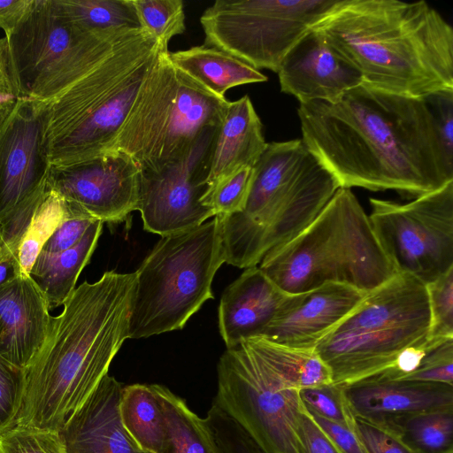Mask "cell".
I'll return each mask as SVG.
<instances>
[{
	"instance_id": "cell-1",
	"label": "cell",
	"mask_w": 453,
	"mask_h": 453,
	"mask_svg": "<svg viewBox=\"0 0 453 453\" xmlns=\"http://www.w3.org/2000/svg\"><path fill=\"white\" fill-rule=\"evenodd\" d=\"M302 140L341 188L416 198L453 181V158L424 98L365 83L334 102L300 103Z\"/></svg>"
},
{
	"instance_id": "cell-2",
	"label": "cell",
	"mask_w": 453,
	"mask_h": 453,
	"mask_svg": "<svg viewBox=\"0 0 453 453\" xmlns=\"http://www.w3.org/2000/svg\"><path fill=\"white\" fill-rule=\"evenodd\" d=\"M135 285V272L108 271L75 288L62 312L50 317L44 342L25 369L14 425L60 432L129 338Z\"/></svg>"
},
{
	"instance_id": "cell-3",
	"label": "cell",
	"mask_w": 453,
	"mask_h": 453,
	"mask_svg": "<svg viewBox=\"0 0 453 453\" xmlns=\"http://www.w3.org/2000/svg\"><path fill=\"white\" fill-rule=\"evenodd\" d=\"M312 29L366 85L417 98L453 90V28L426 1L340 0Z\"/></svg>"
},
{
	"instance_id": "cell-4",
	"label": "cell",
	"mask_w": 453,
	"mask_h": 453,
	"mask_svg": "<svg viewBox=\"0 0 453 453\" xmlns=\"http://www.w3.org/2000/svg\"><path fill=\"white\" fill-rule=\"evenodd\" d=\"M340 188L302 139L267 143L253 166L242 211L217 216L226 263L244 269L259 265L302 233Z\"/></svg>"
},
{
	"instance_id": "cell-5",
	"label": "cell",
	"mask_w": 453,
	"mask_h": 453,
	"mask_svg": "<svg viewBox=\"0 0 453 453\" xmlns=\"http://www.w3.org/2000/svg\"><path fill=\"white\" fill-rule=\"evenodd\" d=\"M164 50L168 48L139 29L82 78L41 103L43 146L50 168L112 150L142 81Z\"/></svg>"
},
{
	"instance_id": "cell-6",
	"label": "cell",
	"mask_w": 453,
	"mask_h": 453,
	"mask_svg": "<svg viewBox=\"0 0 453 453\" xmlns=\"http://www.w3.org/2000/svg\"><path fill=\"white\" fill-rule=\"evenodd\" d=\"M258 267L289 295L329 282L367 294L397 273L368 215L347 188H338L302 233L267 253Z\"/></svg>"
},
{
	"instance_id": "cell-7",
	"label": "cell",
	"mask_w": 453,
	"mask_h": 453,
	"mask_svg": "<svg viewBox=\"0 0 453 453\" xmlns=\"http://www.w3.org/2000/svg\"><path fill=\"white\" fill-rule=\"evenodd\" d=\"M430 311L424 283L397 273L366 294L316 346L332 381L347 385L391 367L406 349L428 341Z\"/></svg>"
},
{
	"instance_id": "cell-8",
	"label": "cell",
	"mask_w": 453,
	"mask_h": 453,
	"mask_svg": "<svg viewBox=\"0 0 453 453\" xmlns=\"http://www.w3.org/2000/svg\"><path fill=\"white\" fill-rule=\"evenodd\" d=\"M225 262L217 216L195 227L161 236L135 272L129 338L183 328L213 298L211 283Z\"/></svg>"
},
{
	"instance_id": "cell-9",
	"label": "cell",
	"mask_w": 453,
	"mask_h": 453,
	"mask_svg": "<svg viewBox=\"0 0 453 453\" xmlns=\"http://www.w3.org/2000/svg\"><path fill=\"white\" fill-rule=\"evenodd\" d=\"M162 50L145 77L111 150L140 171L156 172L183 157L208 127H218L229 101L177 69Z\"/></svg>"
},
{
	"instance_id": "cell-10",
	"label": "cell",
	"mask_w": 453,
	"mask_h": 453,
	"mask_svg": "<svg viewBox=\"0 0 453 453\" xmlns=\"http://www.w3.org/2000/svg\"><path fill=\"white\" fill-rule=\"evenodd\" d=\"M139 29L90 31L75 24L58 0H32L16 27L4 35L22 97L50 101Z\"/></svg>"
},
{
	"instance_id": "cell-11",
	"label": "cell",
	"mask_w": 453,
	"mask_h": 453,
	"mask_svg": "<svg viewBox=\"0 0 453 453\" xmlns=\"http://www.w3.org/2000/svg\"><path fill=\"white\" fill-rule=\"evenodd\" d=\"M214 402L266 453H305L298 435L303 403L250 338L226 348L217 366Z\"/></svg>"
},
{
	"instance_id": "cell-12",
	"label": "cell",
	"mask_w": 453,
	"mask_h": 453,
	"mask_svg": "<svg viewBox=\"0 0 453 453\" xmlns=\"http://www.w3.org/2000/svg\"><path fill=\"white\" fill-rule=\"evenodd\" d=\"M340 0H217L200 18L204 45L277 73L290 49Z\"/></svg>"
},
{
	"instance_id": "cell-13",
	"label": "cell",
	"mask_w": 453,
	"mask_h": 453,
	"mask_svg": "<svg viewBox=\"0 0 453 453\" xmlns=\"http://www.w3.org/2000/svg\"><path fill=\"white\" fill-rule=\"evenodd\" d=\"M369 202L372 230L396 273L426 285L453 269V181L406 203Z\"/></svg>"
},
{
	"instance_id": "cell-14",
	"label": "cell",
	"mask_w": 453,
	"mask_h": 453,
	"mask_svg": "<svg viewBox=\"0 0 453 453\" xmlns=\"http://www.w3.org/2000/svg\"><path fill=\"white\" fill-rule=\"evenodd\" d=\"M216 127L206 128L180 159L156 172L141 171L137 210L146 231L163 236L214 217L202 200Z\"/></svg>"
},
{
	"instance_id": "cell-15",
	"label": "cell",
	"mask_w": 453,
	"mask_h": 453,
	"mask_svg": "<svg viewBox=\"0 0 453 453\" xmlns=\"http://www.w3.org/2000/svg\"><path fill=\"white\" fill-rule=\"evenodd\" d=\"M141 171L126 153L111 150L50 168L49 187L81 214L103 223L125 221L139 203Z\"/></svg>"
},
{
	"instance_id": "cell-16",
	"label": "cell",
	"mask_w": 453,
	"mask_h": 453,
	"mask_svg": "<svg viewBox=\"0 0 453 453\" xmlns=\"http://www.w3.org/2000/svg\"><path fill=\"white\" fill-rule=\"evenodd\" d=\"M42 104L19 98L0 123V221L49 187Z\"/></svg>"
},
{
	"instance_id": "cell-17",
	"label": "cell",
	"mask_w": 453,
	"mask_h": 453,
	"mask_svg": "<svg viewBox=\"0 0 453 453\" xmlns=\"http://www.w3.org/2000/svg\"><path fill=\"white\" fill-rule=\"evenodd\" d=\"M365 296L353 287L334 282L290 294L262 336L288 347L314 349Z\"/></svg>"
},
{
	"instance_id": "cell-18",
	"label": "cell",
	"mask_w": 453,
	"mask_h": 453,
	"mask_svg": "<svg viewBox=\"0 0 453 453\" xmlns=\"http://www.w3.org/2000/svg\"><path fill=\"white\" fill-rule=\"evenodd\" d=\"M280 89L300 103L334 102L363 83L359 72L314 29L288 52L277 72Z\"/></svg>"
},
{
	"instance_id": "cell-19",
	"label": "cell",
	"mask_w": 453,
	"mask_h": 453,
	"mask_svg": "<svg viewBox=\"0 0 453 453\" xmlns=\"http://www.w3.org/2000/svg\"><path fill=\"white\" fill-rule=\"evenodd\" d=\"M123 386L106 374L65 420L60 435L66 453H150L124 428L119 415Z\"/></svg>"
},
{
	"instance_id": "cell-20",
	"label": "cell",
	"mask_w": 453,
	"mask_h": 453,
	"mask_svg": "<svg viewBox=\"0 0 453 453\" xmlns=\"http://www.w3.org/2000/svg\"><path fill=\"white\" fill-rule=\"evenodd\" d=\"M48 301L30 274L0 287V356L25 370L41 348L50 319Z\"/></svg>"
},
{
	"instance_id": "cell-21",
	"label": "cell",
	"mask_w": 453,
	"mask_h": 453,
	"mask_svg": "<svg viewBox=\"0 0 453 453\" xmlns=\"http://www.w3.org/2000/svg\"><path fill=\"white\" fill-rule=\"evenodd\" d=\"M342 387L354 417L370 421L387 416L453 408V386L443 383L372 376Z\"/></svg>"
},
{
	"instance_id": "cell-22",
	"label": "cell",
	"mask_w": 453,
	"mask_h": 453,
	"mask_svg": "<svg viewBox=\"0 0 453 453\" xmlns=\"http://www.w3.org/2000/svg\"><path fill=\"white\" fill-rule=\"evenodd\" d=\"M289 294L256 265L246 268L223 292L219 328L226 348L262 336Z\"/></svg>"
},
{
	"instance_id": "cell-23",
	"label": "cell",
	"mask_w": 453,
	"mask_h": 453,
	"mask_svg": "<svg viewBox=\"0 0 453 453\" xmlns=\"http://www.w3.org/2000/svg\"><path fill=\"white\" fill-rule=\"evenodd\" d=\"M266 145L262 122L249 96L229 102L212 140L205 195L240 168L253 167Z\"/></svg>"
},
{
	"instance_id": "cell-24",
	"label": "cell",
	"mask_w": 453,
	"mask_h": 453,
	"mask_svg": "<svg viewBox=\"0 0 453 453\" xmlns=\"http://www.w3.org/2000/svg\"><path fill=\"white\" fill-rule=\"evenodd\" d=\"M171 63L211 94L225 97L234 87L266 81L267 76L219 49L200 45L168 52Z\"/></svg>"
},
{
	"instance_id": "cell-25",
	"label": "cell",
	"mask_w": 453,
	"mask_h": 453,
	"mask_svg": "<svg viewBox=\"0 0 453 453\" xmlns=\"http://www.w3.org/2000/svg\"><path fill=\"white\" fill-rule=\"evenodd\" d=\"M96 220L71 249L61 252L41 251L30 271V276L44 294L50 310L63 305L75 289L82 269L89 262L103 231Z\"/></svg>"
},
{
	"instance_id": "cell-26",
	"label": "cell",
	"mask_w": 453,
	"mask_h": 453,
	"mask_svg": "<svg viewBox=\"0 0 453 453\" xmlns=\"http://www.w3.org/2000/svg\"><path fill=\"white\" fill-rule=\"evenodd\" d=\"M164 423L161 453H215L203 418L167 388L153 384Z\"/></svg>"
},
{
	"instance_id": "cell-27",
	"label": "cell",
	"mask_w": 453,
	"mask_h": 453,
	"mask_svg": "<svg viewBox=\"0 0 453 453\" xmlns=\"http://www.w3.org/2000/svg\"><path fill=\"white\" fill-rule=\"evenodd\" d=\"M372 422L396 434L414 453H453V408L387 416Z\"/></svg>"
},
{
	"instance_id": "cell-28",
	"label": "cell",
	"mask_w": 453,
	"mask_h": 453,
	"mask_svg": "<svg viewBox=\"0 0 453 453\" xmlns=\"http://www.w3.org/2000/svg\"><path fill=\"white\" fill-rule=\"evenodd\" d=\"M119 415L124 428L141 449L150 453H161L163 416L152 385L124 386Z\"/></svg>"
},
{
	"instance_id": "cell-29",
	"label": "cell",
	"mask_w": 453,
	"mask_h": 453,
	"mask_svg": "<svg viewBox=\"0 0 453 453\" xmlns=\"http://www.w3.org/2000/svg\"><path fill=\"white\" fill-rule=\"evenodd\" d=\"M250 340L289 387L299 390L333 383L330 370L314 349L288 347L263 336L251 337Z\"/></svg>"
},
{
	"instance_id": "cell-30",
	"label": "cell",
	"mask_w": 453,
	"mask_h": 453,
	"mask_svg": "<svg viewBox=\"0 0 453 453\" xmlns=\"http://www.w3.org/2000/svg\"><path fill=\"white\" fill-rule=\"evenodd\" d=\"M78 26L96 32L142 28L132 0H58Z\"/></svg>"
},
{
	"instance_id": "cell-31",
	"label": "cell",
	"mask_w": 453,
	"mask_h": 453,
	"mask_svg": "<svg viewBox=\"0 0 453 453\" xmlns=\"http://www.w3.org/2000/svg\"><path fill=\"white\" fill-rule=\"evenodd\" d=\"M65 215V201L49 187L32 216L19 248L18 260L23 274H30L42 247Z\"/></svg>"
},
{
	"instance_id": "cell-32",
	"label": "cell",
	"mask_w": 453,
	"mask_h": 453,
	"mask_svg": "<svg viewBox=\"0 0 453 453\" xmlns=\"http://www.w3.org/2000/svg\"><path fill=\"white\" fill-rule=\"evenodd\" d=\"M140 25L162 46L185 29L184 5L181 0H132Z\"/></svg>"
},
{
	"instance_id": "cell-33",
	"label": "cell",
	"mask_w": 453,
	"mask_h": 453,
	"mask_svg": "<svg viewBox=\"0 0 453 453\" xmlns=\"http://www.w3.org/2000/svg\"><path fill=\"white\" fill-rule=\"evenodd\" d=\"M203 420L215 453H266L238 422L215 403Z\"/></svg>"
},
{
	"instance_id": "cell-34",
	"label": "cell",
	"mask_w": 453,
	"mask_h": 453,
	"mask_svg": "<svg viewBox=\"0 0 453 453\" xmlns=\"http://www.w3.org/2000/svg\"><path fill=\"white\" fill-rule=\"evenodd\" d=\"M253 179V167H242L219 182L203 198V204L214 216H227L242 211Z\"/></svg>"
},
{
	"instance_id": "cell-35",
	"label": "cell",
	"mask_w": 453,
	"mask_h": 453,
	"mask_svg": "<svg viewBox=\"0 0 453 453\" xmlns=\"http://www.w3.org/2000/svg\"><path fill=\"white\" fill-rule=\"evenodd\" d=\"M430 328L428 340L440 342L453 337V269L426 284Z\"/></svg>"
},
{
	"instance_id": "cell-36",
	"label": "cell",
	"mask_w": 453,
	"mask_h": 453,
	"mask_svg": "<svg viewBox=\"0 0 453 453\" xmlns=\"http://www.w3.org/2000/svg\"><path fill=\"white\" fill-rule=\"evenodd\" d=\"M298 393L309 411L355 431V417L346 403L342 385L324 384L299 389Z\"/></svg>"
},
{
	"instance_id": "cell-37",
	"label": "cell",
	"mask_w": 453,
	"mask_h": 453,
	"mask_svg": "<svg viewBox=\"0 0 453 453\" xmlns=\"http://www.w3.org/2000/svg\"><path fill=\"white\" fill-rule=\"evenodd\" d=\"M0 453H66L59 432L14 425L0 433Z\"/></svg>"
},
{
	"instance_id": "cell-38",
	"label": "cell",
	"mask_w": 453,
	"mask_h": 453,
	"mask_svg": "<svg viewBox=\"0 0 453 453\" xmlns=\"http://www.w3.org/2000/svg\"><path fill=\"white\" fill-rule=\"evenodd\" d=\"M25 384V370L0 356V433L14 426Z\"/></svg>"
},
{
	"instance_id": "cell-39",
	"label": "cell",
	"mask_w": 453,
	"mask_h": 453,
	"mask_svg": "<svg viewBox=\"0 0 453 453\" xmlns=\"http://www.w3.org/2000/svg\"><path fill=\"white\" fill-rule=\"evenodd\" d=\"M399 380L453 386V338L445 339L434 345L423 357L418 367Z\"/></svg>"
},
{
	"instance_id": "cell-40",
	"label": "cell",
	"mask_w": 453,
	"mask_h": 453,
	"mask_svg": "<svg viewBox=\"0 0 453 453\" xmlns=\"http://www.w3.org/2000/svg\"><path fill=\"white\" fill-rule=\"evenodd\" d=\"M48 188L28 200L0 221V249L18 256L24 234L36 207L45 196Z\"/></svg>"
},
{
	"instance_id": "cell-41",
	"label": "cell",
	"mask_w": 453,
	"mask_h": 453,
	"mask_svg": "<svg viewBox=\"0 0 453 453\" xmlns=\"http://www.w3.org/2000/svg\"><path fill=\"white\" fill-rule=\"evenodd\" d=\"M355 432L367 453H414L396 434L372 421L355 417Z\"/></svg>"
},
{
	"instance_id": "cell-42",
	"label": "cell",
	"mask_w": 453,
	"mask_h": 453,
	"mask_svg": "<svg viewBox=\"0 0 453 453\" xmlns=\"http://www.w3.org/2000/svg\"><path fill=\"white\" fill-rule=\"evenodd\" d=\"M66 203V202H65ZM94 220L66 203V215L42 250L61 252L73 247L82 238Z\"/></svg>"
},
{
	"instance_id": "cell-43",
	"label": "cell",
	"mask_w": 453,
	"mask_h": 453,
	"mask_svg": "<svg viewBox=\"0 0 453 453\" xmlns=\"http://www.w3.org/2000/svg\"><path fill=\"white\" fill-rule=\"evenodd\" d=\"M444 149L453 158V90L440 91L426 96Z\"/></svg>"
},
{
	"instance_id": "cell-44",
	"label": "cell",
	"mask_w": 453,
	"mask_h": 453,
	"mask_svg": "<svg viewBox=\"0 0 453 453\" xmlns=\"http://www.w3.org/2000/svg\"><path fill=\"white\" fill-rule=\"evenodd\" d=\"M22 98L14 74L6 38H0V123L12 110L17 101Z\"/></svg>"
},
{
	"instance_id": "cell-45",
	"label": "cell",
	"mask_w": 453,
	"mask_h": 453,
	"mask_svg": "<svg viewBox=\"0 0 453 453\" xmlns=\"http://www.w3.org/2000/svg\"><path fill=\"white\" fill-rule=\"evenodd\" d=\"M306 411L317 426L342 453H367L354 430L342 424L324 418L309 411L307 409Z\"/></svg>"
},
{
	"instance_id": "cell-46",
	"label": "cell",
	"mask_w": 453,
	"mask_h": 453,
	"mask_svg": "<svg viewBox=\"0 0 453 453\" xmlns=\"http://www.w3.org/2000/svg\"><path fill=\"white\" fill-rule=\"evenodd\" d=\"M298 435L305 453H342L317 426L303 404L299 414Z\"/></svg>"
},
{
	"instance_id": "cell-47",
	"label": "cell",
	"mask_w": 453,
	"mask_h": 453,
	"mask_svg": "<svg viewBox=\"0 0 453 453\" xmlns=\"http://www.w3.org/2000/svg\"><path fill=\"white\" fill-rule=\"evenodd\" d=\"M32 0L0 1V28L7 35L28 10Z\"/></svg>"
},
{
	"instance_id": "cell-48",
	"label": "cell",
	"mask_w": 453,
	"mask_h": 453,
	"mask_svg": "<svg viewBox=\"0 0 453 453\" xmlns=\"http://www.w3.org/2000/svg\"><path fill=\"white\" fill-rule=\"evenodd\" d=\"M23 274L18 260V256L0 249V287Z\"/></svg>"
}]
</instances>
